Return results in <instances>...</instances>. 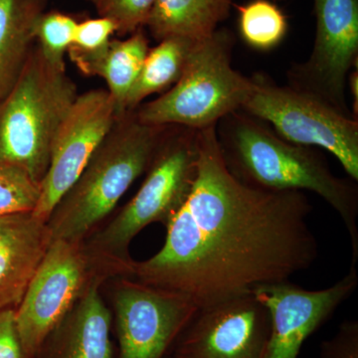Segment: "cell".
Returning a JSON list of instances; mask_svg holds the SVG:
<instances>
[{
    "instance_id": "cell-27",
    "label": "cell",
    "mask_w": 358,
    "mask_h": 358,
    "mask_svg": "<svg viewBox=\"0 0 358 358\" xmlns=\"http://www.w3.org/2000/svg\"><path fill=\"white\" fill-rule=\"evenodd\" d=\"M348 91L352 94V113L353 117L358 120V71L357 68L353 69L350 73L348 82Z\"/></svg>"
},
{
    "instance_id": "cell-13",
    "label": "cell",
    "mask_w": 358,
    "mask_h": 358,
    "mask_svg": "<svg viewBox=\"0 0 358 358\" xmlns=\"http://www.w3.org/2000/svg\"><path fill=\"white\" fill-rule=\"evenodd\" d=\"M358 286L357 267L333 286L310 291L289 281L264 285L253 291L270 313L266 358H298L301 346L327 322Z\"/></svg>"
},
{
    "instance_id": "cell-16",
    "label": "cell",
    "mask_w": 358,
    "mask_h": 358,
    "mask_svg": "<svg viewBox=\"0 0 358 358\" xmlns=\"http://www.w3.org/2000/svg\"><path fill=\"white\" fill-rule=\"evenodd\" d=\"M46 0H0V102L20 79Z\"/></svg>"
},
{
    "instance_id": "cell-23",
    "label": "cell",
    "mask_w": 358,
    "mask_h": 358,
    "mask_svg": "<svg viewBox=\"0 0 358 358\" xmlns=\"http://www.w3.org/2000/svg\"><path fill=\"white\" fill-rule=\"evenodd\" d=\"M117 25L109 18L99 17L78 23L74 40L67 53L73 63L85 72L109 47Z\"/></svg>"
},
{
    "instance_id": "cell-19",
    "label": "cell",
    "mask_w": 358,
    "mask_h": 358,
    "mask_svg": "<svg viewBox=\"0 0 358 358\" xmlns=\"http://www.w3.org/2000/svg\"><path fill=\"white\" fill-rule=\"evenodd\" d=\"M197 42L169 37L150 49L127 98L126 113L134 112L148 96L171 89L182 75L188 56Z\"/></svg>"
},
{
    "instance_id": "cell-18",
    "label": "cell",
    "mask_w": 358,
    "mask_h": 358,
    "mask_svg": "<svg viewBox=\"0 0 358 358\" xmlns=\"http://www.w3.org/2000/svg\"><path fill=\"white\" fill-rule=\"evenodd\" d=\"M148 50V40L141 28L128 39L110 41L107 50L84 72L88 76H100L105 80L107 91L115 103L117 119L127 114V98L140 74Z\"/></svg>"
},
{
    "instance_id": "cell-22",
    "label": "cell",
    "mask_w": 358,
    "mask_h": 358,
    "mask_svg": "<svg viewBox=\"0 0 358 358\" xmlns=\"http://www.w3.org/2000/svg\"><path fill=\"white\" fill-rule=\"evenodd\" d=\"M40 193L41 185L27 171L0 162V215L34 211Z\"/></svg>"
},
{
    "instance_id": "cell-21",
    "label": "cell",
    "mask_w": 358,
    "mask_h": 358,
    "mask_svg": "<svg viewBox=\"0 0 358 358\" xmlns=\"http://www.w3.org/2000/svg\"><path fill=\"white\" fill-rule=\"evenodd\" d=\"M78 23L67 14L43 13L34 28L35 40L44 58L59 69L66 70L65 54L74 40Z\"/></svg>"
},
{
    "instance_id": "cell-17",
    "label": "cell",
    "mask_w": 358,
    "mask_h": 358,
    "mask_svg": "<svg viewBox=\"0 0 358 358\" xmlns=\"http://www.w3.org/2000/svg\"><path fill=\"white\" fill-rule=\"evenodd\" d=\"M234 0H155L147 21L157 41L182 37L200 41L229 17Z\"/></svg>"
},
{
    "instance_id": "cell-4",
    "label": "cell",
    "mask_w": 358,
    "mask_h": 358,
    "mask_svg": "<svg viewBox=\"0 0 358 358\" xmlns=\"http://www.w3.org/2000/svg\"><path fill=\"white\" fill-rule=\"evenodd\" d=\"M167 127L148 167V176L131 201L85 248L108 275L128 277L134 263L129 245L152 223L164 226L185 203L196 178L199 131Z\"/></svg>"
},
{
    "instance_id": "cell-28",
    "label": "cell",
    "mask_w": 358,
    "mask_h": 358,
    "mask_svg": "<svg viewBox=\"0 0 358 358\" xmlns=\"http://www.w3.org/2000/svg\"><path fill=\"white\" fill-rule=\"evenodd\" d=\"M274 1H284V0H274Z\"/></svg>"
},
{
    "instance_id": "cell-10",
    "label": "cell",
    "mask_w": 358,
    "mask_h": 358,
    "mask_svg": "<svg viewBox=\"0 0 358 358\" xmlns=\"http://www.w3.org/2000/svg\"><path fill=\"white\" fill-rule=\"evenodd\" d=\"M115 293L119 358H164L199 308L183 294L122 277Z\"/></svg>"
},
{
    "instance_id": "cell-11",
    "label": "cell",
    "mask_w": 358,
    "mask_h": 358,
    "mask_svg": "<svg viewBox=\"0 0 358 358\" xmlns=\"http://www.w3.org/2000/svg\"><path fill=\"white\" fill-rule=\"evenodd\" d=\"M268 310L253 294L197 310L171 358H266Z\"/></svg>"
},
{
    "instance_id": "cell-9",
    "label": "cell",
    "mask_w": 358,
    "mask_h": 358,
    "mask_svg": "<svg viewBox=\"0 0 358 358\" xmlns=\"http://www.w3.org/2000/svg\"><path fill=\"white\" fill-rule=\"evenodd\" d=\"M315 43L305 62L291 66L289 86L353 117L348 103L350 73L358 62V0H313Z\"/></svg>"
},
{
    "instance_id": "cell-25",
    "label": "cell",
    "mask_w": 358,
    "mask_h": 358,
    "mask_svg": "<svg viewBox=\"0 0 358 358\" xmlns=\"http://www.w3.org/2000/svg\"><path fill=\"white\" fill-rule=\"evenodd\" d=\"M320 358H358L357 320H345L333 338L322 341Z\"/></svg>"
},
{
    "instance_id": "cell-20",
    "label": "cell",
    "mask_w": 358,
    "mask_h": 358,
    "mask_svg": "<svg viewBox=\"0 0 358 358\" xmlns=\"http://www.w3.org/2000/svg\"><path fill=\"white\" fill-rule=\"evenodd\" d=\"M236 8L239 34L250 48L271 51L286 38L288 20L272 0H252Z\"/></svg>"
},
{
    "instance_id": "cell-5",
    "label": "cell",
    "mask_w": 358,
    "mask_h": 358,
    "mask_svg": "<svg viewBox=\"0 0 358 358\" xmlns=\"http://www.w3.org/2000/svg\"><path fill=\"white\" fill-rule=\"evenodd\" d=\"M78 96L66 70L33 47L20 79L0 102V162L21 167L41 185L54 140Z\"/></svg>"
},
{
    "instance_id": "cell-8",
    "label": "cell",
    "mask_w": 358,
    "mask_h": 358,
    "mask_svg": "<svg viewBox=\"0 0 358 358\" xmlns=\"http://www.w3.org/2000/svg\"><path fill=\"white\" fill-rule=\"evenodd\" d=\"M96 278H108L84 241L53 240L15 310L16 327L27 358L38 355Z\"/></svg>"
},
{
    "instance_id": "cell-12",
    "label": "cell",
    "mask_w": 358,
    "mask_h": 358,
    "mask_svg": "<svg viewBox=\"0 0 358 358\" xmlns=\"http://www.w3.org/2000/svg\"><path fill=\"white\" fill-rule=\"evenodd\" d=\"M117 120L109 92L92 90L78 96L54 140L38 204L32 212L34 216L47 222L54 207L79 178Z\"/></svg>"
},
{
    "instance_id": "cell-3",
    "label": "cell",
    "mask_w": 358,
    "mask_h": 358,
    "mask_svg": "<svg viewBox=\"0 0 358 358\" xmlns=\"http://www.w3.org/2000/svg\"><path fill=\"white\" fill-rule=\"evenodd\" d=\"M167 127L143 124L134 112L117 119L51 212L46 222L51 241H84L136 179L148 171Z\"/></svg>"
},
{
    "instance_id": "cell-24",
    "label": "cell",
    "mask_w": 358,
    "mask_h": 358,
    "mask_svg": "<svg viewBox=\"0 0 358 358\" xmlns=\"http://www.w3.org/2000/svg\"><path fill=\"white\" fill-rule=\"evenodd\" d=\"M100 17L109 18L121 35L133 34L147 24L155 0H88Z\"/></svg>"
},
{
    "instance_id": "cell-7",
    "label": "cell",
    "mask_w": 358,
    "mask_h": 358,
    "mask_svg": "<svg viewBox=\"0 0 358 358\" xmlns=\"http://www.w3.org/2000/svg\"><path fill=\"white\" fill-rule=\"evenodd\" d=\"M251 79L253 89L242 110L289 143L331 152L348 178L358 182V120L305 92L275 83L265 73H255Z\"/></svg>"
},
{
    "instance_id": "cell-6",
    "label": "cell",
    "mask_w": 358,
    "mask_h": 358,
    "mask_svg": "<svg viewBox=\"0 0 358 358\" xmlns=\"http://www.w3.org/2000/svg\"><path fill=\"white\" fill-rule=\"evenodd\" d=\"M235 43L234 33L226 27L197 42L178 81L159 98L134 110L136 119L148 126L200 131L241 110L253 82L233 69Z\"/></svg>"
},
{
    "instance_id": "cell-2",
    "label": "cell",
    "mask_w": 358,
    "mask_h": 358,
    "mask_svg": "<svg viewBox=\"0 0 358 358\" xmlns=\"http://www.w3.org/2000/svg\"><path fill=\"white\" fill-rule=\"evenodd\" d=\"M216 138L224 162L244 185L268 192H312L345 224L352 245V267L358 262V186L338 178L324 154L282 138L268 124L244 110L217 122Z\"/></svg>"
},
{
    "instance_id": "cell-14",
    "label": "cell",
    "mask_w": 358,
    "mask_h": 358,
    "mask_svg": "<svg viewBox=\"0 0 358 358\" xmlns=\"http://www.w3.org/2000/svg\"><path fill=\"white\" fill-rule=\"evenodd\" d=\"M50 243L47 223L32 212L0 215V312L17 308Z\"/></svg>"
},
{
    "instance_id": "cell-15",
    "label": "cell",
    "mask_w": 358,
    "mask_h": 358,
    "mask_svg": "<svg viewBox=\"0 0 358 358\" xmlns=\"http://www.w3.org/2000/svg\"><path fill=\"white\" fill-rule=\"evenodd\" d=\"M103 280L90 285L45 341L47 358H113L112 315L100 294Z\"/></svg>"
},
{
    "instance_id": "cell-26",
    "label": "cell",
    "mask_w": 358,
    "mask_h": 358,
    "mask_svg": "<svg viewBox=\"0 0 358 358\" xmlns=\"http://www.w3.org/2000/svg\"><path fill=\"white\" fill-rule=\"evenodd\" d=\"M0 358H27L16 327L15 310L0 312Z\"/></svg>"
},
{
    "instance_id": "cell-1",
    "label": "cell",
    "mask_w": 358,
    "mask_h": 358,
    "mask_svg": "<svg viewBox=\"0 0 358 358\" xmlns=\"http://www.w3.org/2000/svg\"><path fill=\"white\" fill-rule=\"evenodd\" d=\"M215 127L199 131L196 178L166 225L164 246L148 260L134 261L128 275L183 294L199 308L289 281L319 256L307 195L238 180L225 166Z\"/></svg>"
}]
</instances>
